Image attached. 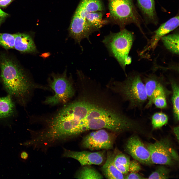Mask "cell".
Wrapping results in <instances>:
<instances>
[{
    "instance_id": "obj_1",
    "label": "cell",
    "mask_w": 179,
    "mask_h": 179,
    "mask_svg": "<svg viewBox=\"0 0 179 179\" xmlns=\"http://www.w3.org/2000/svg\"><path fill=\"white\" fill-rule=\"evenodd\" d=\"M81 79L83 85L81 94L72 102L79 123L78 135L91 130L106 129L119 133L132 129L134 119L124 113L101 89L90 87V78Z\"/></svg>"
},
{
    "instance_id": "obj_2",
    "label": "cell",
    "mask_w": 179,
    "mask_h": 179,
    "mask_svg": "<svg viewBox=\"0 0 179 179\" xmlns=\"http://www.w3.org/2000/svg\"><path fill=\"white\" fill-rule=\"evenodd\" d=\"M0 79L5 88L21 102H25L34 89L45 88L33 83L24 68L8 54H0Z\"/></svg>"
},
{
    "instance_id": "obj_3",
    "label": "cell",
    "mask_w": 179,
    "mask_h": 179,
    "mask_svg": "<svg viewBox=\"0 0 179 179\" xmlns=\"http://www.w3.org/2000/svg\"><path fill=\"white\" fill-rule=\"evenodd\" d=\"M109 88L128 101L131 108L141 109L147 100L144 84L140 75L133 73L122 81L112 80Z\"/></svg>"
},
{
    "instance_id": "obj_4",
    "label": "cell",
    "mask_w": 179,
    "mask_h": 179,
    "mask_svg": "<svg viewBox=\"0 0 179 179\" xmlns=\"http://www.w3.org/2000/svg\"><path fill=\"white\" fill-rule=\"evenodd\" d=\"M101 0H81L72 17L69 27L70 36L81 46L80 42L86 39L90 43V36L94 31L87 24L86 16L88 13L103 11Z\"/></svg>"
},
{
    "instance_id": "obj_5",
    "label": "cell",
    "mask_w": 179,
    "mask_h": 179,
    "mask_svg": "<svg viewBox=\"0 0 179 179\" xmlns=\"http://www.w3.org/2000/svg\"><path fill=\"white\" fill-rule=\"evenodd\" d=\"M109 22L117 25L120 30L128 25L133 24L142 33V25L144 23L134 3V0H107Z\"/></svg>"
},
{
    "instance_id": "obj_6",
    "label": "cell",
    "mask_w": 179,
    "mask_h": 179,
    "mask_svg": "<svg viewBox=\"0 0 179 179\" xmlns=\"http://www.w3.org/2000/svg\"><path fill=\"white\" fill-rule=\"evenodd\" d=\"M134 39L132 33L125 28L117 33L110 32L102 41L110 55L117 60L125 73L126 65L131 62L129 54Z\"/></svg>"
},
{
    "instance_id": "obj_7",
    "label": "cell",
    "mask_w": 179,
    "mask_h": 179,
    "mask_svg": "<svg viewBox=\"0 0 179 179\" xmlns=\"http://www.w3.org/2000/svg\"><path fill=\"white\" fill-rule=\"evenodd\" d=\"M66 72L62 74L52 75L48 84L54 94L46 97L44 103L51 105L65 103L74 95L75 91L72 82L67 77Z\"/></svg>"
},
{
    "instance_id": "obj_8",
    "label": "cell",
    "mask_w": 179,
    "mask_h": 179,
    "mask_svg": "<svg viewBox=\"0 0 179 179\" xmlns=\"http://www.w3.org/2000/svg\"><path fill=\"white\" fill-rule=\"evenodd\" d=\"M147 148L152 164L171 165L179 160V156L169 140L166 138L149 143Z\"/></svg>"
},
{
    "instance_id": "obj_9",
    "label": "cell",
    "mask_w": 179,
    "mask_h": 179,
    "mask_svg": "<svg viewBox=\"0 0 179 179\" xmlns=\"http://www.w3.org/2000/svg\"><path fill=\"white\" fill-rule=\"evenodd\" d=\"M115 136L104 129L91 132L82 140L83 147L91 150L110 149L113 147Z\"/></svg>"
},
{
    "instance_id": "obj_10",
    "label": "cell",
    "mask_w": 179,
    "mask_h": 179,
    "mask_svg": "<svg viewBox=\"0 0 179 179\" xmlns=\"http://www.w3.org/2000/svg\"><path fill=\"white\" fill-rule=\"evenodd\" d=\"M125 150L140 163L147 165L152 164L149 151L137 136L133 135L128 140L125 145Z\"/></svg>"
},
{
    "instance_id": "obj_11",
    "label": "cell",
    "mask_w": 179,
    "mask_h": 179,
    "mask_svg": "<svg viewBox=\"0 0 179 179\" xmlns=\"http://www.w3.org/2000/svg\"><path fill=\"white\" fill-rule=\"evenodd\" d=\"M62 156L71 158L77 160L82 166L92 165H100L104 160V155L101 152H91L88 151H77L64 148Z\"/></svg>"
},
{
    "instance_id": "obj_12",
    "label": "cell",
    "mask_w": 179,
    "mask_h": 179,
    "mask_svg": "<svg viewBox=\"0 0 179 179\" xmlns=\"http://www.w3.org/2000/svg\"><path fill=\"white\" fill-rule=\"evenodd\" d=\"M144 84L148 100L145 108L152 106L153 99L158 95L163 92L170 93V91L165 87L161 78L155 75L148 76L145 79Z\"/></svg>"
},
{
    "instance_id": "obj_13",
    "label": "cell",
    "mask_w": 179,
    "mask_h": 179,
    "mask_svg": "<svg viewBox=\"0 0 179 179\" xmlns=\"http://www.w3.org/2000/svg\"><path fill=\"white\" fill-rule=\"evenodd\" d=\"M179 15L178 14L162 24L154 32L145 51L154 50L159 41L163 36L177 28L179 26Z\"/></svg>"
},
{
    "instance_id": "obj_14",
    "label": "cell",
    "mask_w": 179,
    "mask_h": 179,
    "mask_svg": "<svg viewBox=\"0 0 179 179\" xmlns=\"http://www.w3.org/2000/svg\"><path fill=\"white\" fill-rule=\"evenodd\" d=\"M137 7L142 16L144 23L157 25L159 18L154 0H136Z\"/></svg>"
},
{
    "instance_id": "obj_15",
    "label": "cell",
    "mask_w": 179,
    "mask_h": 179,
    "mask_svg": "<svg viewBox=\"0 0 179 179\" xmlns=\"http://www.w3.org/2000/svg\"><path fill=\"white\" fill-rule=\"evenodd\" d=\"M14 48L21 53H34L37 49L32 36L29 34L18 32L14 34Z\"/></svg>"
},
{
    "instance_id": "obj_16",
    "label": "cell",
    "mask_w": 179,
    "mask_h": 179,
    "mask_svg": "<svg viewBox=\"0 0 179 179\" xmlns=\"http://www.w3.org/2000/svg\"><path fill=\"white\" fill-rule=\"evenodd\" d=\"M114 155L112 152H108L106 161L101 168L102 171L107 179H125V175L119 171L114 164Z\"/></svg>"
},
{
    "instance_id": "obj_17",
    "label": "cell",
    "mask_w": 179,
    "mask_h": 179,
    "mask_svg": "<svg viewBox=\"0 0 179 179\" xmlns=\"http://www.w3.org/2000/svg\"><path fill=\"white\" fill-rule=\"evenodd\" d=\"M103 11L90 12L86 15V23L94 32L98 31L109 22L108 20L103 19Z\"/></svg>"
},
{
    "instance_id": "obj_18",
    "label": "cell",
    "mask_w": 179,
    "mask_h": 179,
    "mask_svg": "<svg viewBox=\"0 0 179 179\" xmlns=\"http://www.w3.org/2000/svg\"><path fill=\"white\" fill-rule=\"evenodd\" d=\"M15 109V105L10 95L0 97V119L10 117L14 113Z\"/></svg>"
},
{
    "instance_id": "obj_19",
    "label": "cell",
    "mask_w": 179,
    "mask_h": 179,
    "mask_svg": "<svg viewBox=\"0 0 179 179\" xmlns=\"http://www.w3.org/2000/svg\"><path fill=\"white\" fill-rule=\"evenodd\" d=\"M167 49L177 55L179 54V34L177 32L166 35L161 39Z\"/></svg>"
},
{
    "instance_id": "obj_20",
    "label": "cell",
    "mask_w": 179,
    "mask_h": 179,
    "mask_svg": "<svg viewBox=\"0 0 179 179\" xmlns=\"http://www.w3.org/2000/svg\"><path fill=\"white\" fill-rule=\"evenodd\" d=\"M170 83L172 92L171 100L173 116L175 121L178 122L179 119V85L177 82L173 80H171Z\"/></svg>"
},
{
    "instance_id": "obj_21",
    "label": "cell",
    "mask_w": 179,
    "mask_h": 179,
    "mask_svg": "<svg viewBox=\"0 0 179 179\" xmlns=\"http://www.w3.org/2000/svg\"><path fill=\"white\" fill-rule=\"evenodd\" d=\"M130 162L129 157L122 153L114 154L113 159L114 164L118 170L124 175L129 172Z\"/></svg>"
},
{
    "instance_id": "obj_22",
    "label": "cell",
    "mask_w": 179,
    "mask_h": 179,
    "mask_svg": "<svg viewBox=\"0 0 179 179\" xmlns=\"http://www.w3.org/2000/svg\"><path fill=\"white\" fill-rule=\"evenodd\" d=\"M76 178L80 179H100L103 176L94 168L90 166H84L76 173Z\"/></svg>"
},
{
    "instance_id": "obj_23",
    "label": "cell",
    "mask_w": 179,
    "mask_h": 179,
    "mask_svg": "<svg viewBox=\"0 0 179 179\" xmlns=\"http://www.w3.org/2000/svg\"><path fill=\"white\" fill-rule=\"evenodd\" d=\"M168 118L165 114L162 112L154 113L151 117V123L153 129L160 128L166 124L168 121Z\"/></svg>"
},
{
    "instance_id": "obj_24",
    "label": "cell",
    "mask_w": 179,
    "mask_h": 179,
    "mask_svg": "<svg viewBox=\"0 0 179 179\" xmlns=\"http://www.w3.org/2000/svg\"><path fill=\"white\" fill-rule=\"evenodd\" d=\"M14 34L0 33V46L6 50L14 48Z\"/></svg>"
},
{
    "instance_id": "obj_25",
    "label": "cell",
    "mask_w": 179,
    "mask_h": 179,
    "mask_svg": "<svg viewBox=\"0 0 179 179\" xmlns=\"http://www.w3.org/2000/svg\"><path fill=\"white\" fill-rule=\"evenodd\" d=\"M169 170L163 166H159L149 176L148 179H167L169 178Z\"/></svg>"
},
{
    "instance_id": "obj_26",
    "label": "cell",
    "mask_w": 179,
    "mask_h": 179,
    "mask_svg": "<svg viewBox=\"0 0 179 179\" xmlns=\"http://www.w3.org/2000/svg\"><path fill=\"white\" fill-rule=\"evenodd\" d=\"M169 94L165 92L161 93L155 96L153 101V104L160 109H164L167 106V95Z\"/></svg>"
},
{
    "instance_id": "obj_27",
    "label": "cell",
    "mask_w": 179,
    "mask_h": 179,
    "mask_svg": "<svg viewBox=\"0 0 179 179\" xmlns=\"http://www.w3.org/2000/svg\"><path fill=\"white\" fill-rule=\"evenodd\" d=\"M140 166L136 160L130 161L129 166V172L131 173H137L141 170Z\"/></svg>"
},
{
    "instance_id": "obj_28",
    "label": "cell",
    "mask_w": 179,
    "mask_h": 179,
    "mask_svg": "<svg viewBox=\"0 0 179 179\" xmlns=\"http://www.w3.org/2000/svg\"><path fill=\"white\" fill-rule=\"evenodd\" d=\"M125 175V179H145L144 177L137 173H131Z\"/></svg>"
},
{
    "instance_id": "obj_29",
    "label": "cell",
    "mask_w": 179,
    "mask_h": 179,
    "mask_svg": "<svg viewBox=\"0 0 179 179\" xmlns=\"http://www.w3.org/2000/svg\"><path fill=\"white\" fill-rule=\"evenodd\" d=\"M28 157V153L27 152L24 150L21 151L19 154V158L21 161H25L27 160Z\"/></svg>"
},
{
    "instance_id": "obj_30",
    "label": "cell",
    "mask_w": 179,
    "mask_h": 179,
    "mask_svg": "<svg viewBox=\"0 0 179 179\" xmlns=\"http://www.w3.org/2000/svg\"><path fill=\"white\" fill-rule=\"evenodd\" d=\"M8 15V14L3 11L0 8V27Z\"/></svg>"
},
{
    "instance_id": "obj_31",
    "label": "cell",
    "mask_w": 179,
    "mask_h": 179,
    "mask_svg": "<svg viewBox=\"0 0 179 179\" xmlns=\"http://www.w3.org/2000/svg\"><path fill=\"white\" fill-rule=\"evenodd\" d=\"M13 0H3L0 1V7H5L9 5Z\"/></svg>"
},
{
    "instance_id": "obj_32",
    "label": "cell",
    "mask_w": 179,
    "mask_h": 179,
    "mask_svg": "<svg viewBox=\"0 0 179 179\" xmlns=\"http://www.w3.org/2000/svg\"><path fill=\"white\" fill-rule=\"evenodd\" d=\"M173 131L177 139L179 140V126L175 127L173 128Z\"/></svg>"
},
{
    "instance_id": "obj_33",
    "label": "cell",
    "mask_w": 179,
    "mask_h": 179,
    "mask_svg": "<svg viewBox=\"0 0 179 179\" xmlns=\"http://www.w3.org/2000/svg\"></svg>"
}]
</instances>
